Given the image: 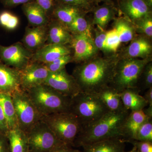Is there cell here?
Returning <instances> with one entry per match:
<instances>
[{
	"mask_svg": "<svg viewBox=\"0 0 152 152\" xmlns=\"http://www.w3.org/2000/svg\"><path fill=\"white\" fill-rule=\"evenodd\" d=\"M119 59L118 53L104 57L98 56L77 66L72 75L81 91L96 94L110 86Z\"/></svg>",
	"mask_w": 152,
	"mask_h": 152,
	"instance_id": "cell-1",
	"label": "cell"
},
{
	"mask_svg": "<svg viewBox=\"0 0 152 152\" xmlns=\"http://www.w3.org/2000/svg\"><path fill=\"white\" fill-rule=\"evenodd\" d=\"M130 112L127 110L109 111L97 121L83 128L76 138L74 147L111 139H121L126 141L124 125Z\"/></svg>",
	"mask_w": 152,
	"mask_h": 152,
	"instance_id": "cell-2",
	"label": "cell"
},
{
	"mask_svg": "<svg viewBox=\"0 0 152 152\" xmlns=\"http://www.w3.org/2000/svg\"><path fill=\"white\" fill-rule=\"evenodd\" d=\"M26 92L42 116L69 112L71 98L61 94L47 85H39Z\"/></svg>",
	"mask_w": 152,
	"mask_h": 152,
	"instance_id": "cell-3",
	"label": "cell"
},
{
	"mask_svg": "<svg viewBox=\"0 0 152 152\" xmlns=\"http://www.w3.org/2000/svg\"><path fill=\"white\" fill-rule=\"evenodd\" d=\"M109 111L97 94L81 91L71 98L69 112L78 119L83 128L97 121Z\"/></svg>",
	"mask_w": 152,
	"mask_h": 152,
	"instance_id": "cell-4",
	"label": "cell"
},
{
	"mask_svg": "<svg viewBox=\"0 0 152 152\" xmlns=\"http://www.w3.org/2000/svg\"><path fill=\"white\" fill-rule=\"evenodd\" d=\"M152 61V57L145 59L120 58L110 86L119 93L127 89L138 88L144 67Z\"/></svg>",
	"mask_w": 152,
	"mask_h": 152,
	"instance_id": "cell-5",
	"label": "cell"
},
{
	"mask_svg": "<svg viewBox=\"0 0 152 152\" xmlns=\"http://www.w3.org/2000/svg\"><path fill=\"white\" fill-rule=\"evenodd\" d=\"M41 121L45 123L61 141L74 147L76 138L83 126L78 119L69 112L43 116Z\"/></svg>",
	"mask_w": 152,
	"mask_h": 152,
	"instance_id": "cell-6",
	"label": "cell"
},
{
	"mask_svg": "<svg viewBox=\"0 0 152 152\" xmlns=\"http://www.w3.org/2000/svg\"><path fill=\"white\" fill-rule=\"evenodd\" d=\"M19 128L26 134L38 123L42 116L34 105L26 91L22 89L12 95Z\"/></svg>",
	"mask_w": 152,
	"mask_h": 152,
	"instance_id": "cell-7",
	"label": "cell"
},
{
	"mask_svg": "<svg viewBox=\"0 0 152 152\" xmlns=\"http://www.w3.org/2000/svg\"><path fill=\"white\" fill-rule=\"evenodd\" d=\"M26 135L29 152H49L57 147L66 144L61 141L48 126L42 121Z\"/></svg>",
	"mask_w": 152,
	"mask_h": 152,
	"instance_id": "cell-8",
	"label": "cell"
},
{
	"mask_svg": "<svg viewBox=\"0 0 152 152\" xmlns=\"http://www.w3.org/2000/svg\"><path fill=\"white\" fill-rule=\"evenodd\" d=\"M33 54L20 42L9 46L0 45V60L7 66L18 71L26 67L31 61Z\"/></svg>",
	"mask_w": 152,
	"mask_h": 152,
	"instance_id": "cell-9",
	"label": "cell"
},
{
	"mask_svg": "<svg viewBox=\"0 0 152 152\" xmlns=\"http://www.w3.org/2000/svg\"><path fill=\"white\" fill-rule=\"evenodd\" d=\"M43 84L47 85L64 96L72 98L80 92L78 85L72 75L68 73L66 68L50 72Z\"/></svg>",
	"mask_w": 152,
	"mask_h": 152,
	"instance_id": "cell-10",
	"label": "cell"
},
{
	"mask_svg": "<svg viewBox=\"0 0 152 152\" xmlns=\"http://www.w3.org/2000/svg\"><path fill=\"white\" fill-rule=\"evenodd\" d=\"M72 50L73 62L81 64L99 56L94 37L85 34L72 35L69 44Z\"/></svg>",
	"mask_w": 152,
	"mask_h": 152,
	"instance_id": "cell-11",
	"label": "cell"
},
{
	"mask_svg": "<svg viewBox=\"0 0 152 152\" xmlns=\"http://www.w3.org/2000/svg\"><path fill=\"white\" fill-rule=\"evenodd\" d=\"M19 72L21 88L27 91L33 88L43 84L50 72L44 64L31 61L26 67L19 71Z\"/></svg>",
	"mask_w": 152,
	"mask_h": 152,
	"instance_id": "cell-12",
	"label": "cell"
},
{
	"mask_svg": "<svg viewBox=\"0 0 152 152\" xmlns=\"http://www.w3.org/2000/svg\"><path fill=\"white\" fill-rule=\"evenodd\" d=\"M119 16L129 20L133 24L152 14V6L146 0H117Z\"/></svg>",
	"mask_w": 152,
	"mask_h": 152,
	"instance_id": "cell-13",
	"label": "cell"
},
{
	"mask_svg": "<svg viewBox=\"0 0 152 152\" xmlns=\"http://www.w3.org/2000/svg\"><path fill=\"white\" fill-rule=\"evenodd\" d=\"M121 53L120 58L145 59L152 57V39L145 36L137 34Z\"/></svg>",
	"mask_w": 152,
	"mask_h": 152,
	"instance_id": "cell-14",
	"label": "cell"
},
{
	"mask_svg": "<svg viewBox=\"0 0 152 152\" xmlns=\"http://www.w3.org/2000/svg\"><path fill=\"white\" fill-rule=\"evenodd\" d=\"M69 45L46 44L33 54L31 61L41 64H48L66 55L72 54Z\"/></svg>",
	"mask_w": 152,
	"mask_h": 152,
	"instance_id": "cell-15",
	"label": "cell"
},
{
	"mask_svg": "<svg viewBox=\"0 0 152 152\" xmlns=\"http://www.w3.org/2000/svg\"><path fill=\"white\" fill-rule=\"evenodd\" d=\"M21 89L19 71L7 66L0 60V93L11 96Z\"/></svg>",
	"mask_w": 152,
	"mask_h": 152,
	"instance_id": "cell-16",
	"label": "cell"
},
{
	"mask_svg": "<svg viewBox=\"0 0 152 152\" xmlns=\"http://www.w3.org/2000/svg\"><path fill=\"white\" fill-rule=\"evenodd\" d=\"M47 37L48 25L27 27L22 43L28 50L34 53L46 44Z\"/></svg>",
	"mask_w": 152,
	"mask_h": 152,
	"instance_id": "cell-17",
	"label": "cell"
},
{
	"mask_svg": "<svg viewBox=\"0 0 152 152\" xmlns=\"http://www.w3.org/2000/svg\"><path fill=\"white\" fill-rule=\"evenodd\" d=\"M72 35L61 22L50 18L48 24V37L46 44L69 45Z\"/></svg>",
	"mask_w": 152,
	"mask_h": 152,
	"instance_id": "cell-18",
	"label": "cell"
},
{
	"mask_svg": "<svg viewBox=\"0 0 152 152\" xmlns=\"http://www.w3.org/2000/svg\"><path fill=\"white\" fill-rule=\"evenodd\" d=\"M93 18L92 26H96L101 29L106 30L109 23L118 15L117 6L114 4L104 3L102 5L96 6L92 12Z\"/></svg>",
	"mask_w": 152,
	"mask_h": 152,
	"instance_id": "cell-19",
	"label": "cell"
},
{
	"mask_svg": "<svg viewBox=\"0 0 152 152\" xmlns=\"http://www.w3.org/2000/svg\"><path fill=\"white\" fill-rule=\"evenodd\" d=\"M22 10L32 27L47 26L50 18L35 1L23 4Z\"/></svg>",
	"mask_w": 152,
	"mask_h": 152,
	"instance_id": "cell-20",
	"label": "cell"
},
{
	"mask_svg": "<svg viewBox=\"0 0 152 152\" xmlns=\"http://www.w3.org/2000/svg\"><path fill=\"white\" fill-rule=\"evenodd\" d=\"M148 118L143 110L130 112L124 125L126 142L136 140L139 129Z\"/></svg>",
	"mask_w": 152,
	"mask_h": 152,
	"instance_id": "cell-21",
	"label": "cell"
},
{
	"mask_svg": "<svg viewBox=\"0 0 152 152\" xmlns=\"http://www.w3.org/2000/svg\"><path fill=\"white\" fill-rule=\"evenodd\" d=\"M138 88H129L120 92L125 108L130 112L143 110L148 106L143 96L140 94Z\"/></svg>",
	"mask_w": 152,
	"mask_h": 152,
	"instance_id": "cell-22",
	"label": "cell"
},
{
	"mask_svg": "<svg viewBox=\"0 0 152 152\" xmlns=\"http://www.w3.org/2000/svg\"><path fill=\"white\" fill-rule=\"evenodd\" d=\"M84 13L88 14L77 7L56 2L50 18L57 20L66 27L77 16Z\"/></svg>",
	"mask_w": 152,
	"mask_h": 152,
	"instance_id": "cell-23",
	"label": "cell"
},
{
	"mask_svg": "<svg viewBox=\"0 0 152 152\" xmlns=\"http://www.w3.org/2000/svg\"><path fill=\"white\" fill-rule=\"evenodd\" d=\"M126 142L123 139H111L82 147L85 152H124Z\"/></svg>",
	"mask_w": 152,
	"mask_h": 152,
	"instance_id": "cell-24",
	"label": "cell"
},
{
	"mask_svg": "<svg viewBox=\"0 0 152 152\" xmlns=\"http://www.w3.org/2000/svg\"><path fill=\"white\" fill-rule=\"evenodd\" d=\"M96 94L109 110L118 111L127 110L123 104L120 93L113 87L110 86L104 87Z\"/></svg>",
	"mask_w": 152,
	"mask_h": 152,
	"instance_id": "cell-25",
	"label": "cell"
},
{
	"mask_svg": "<svg viewBox=\"0 0 152 152\" xmlns=\"http://www.w3.org/2000/svg\"><path fill=\"white\" fill-rule=\"evenodd\" d=\"M113 28L116 31L121 43L131 42L137 35L134 25L124 16H119L114 19Z\"/></svg>",
	"mask_w": 152,
	"mask_h": 152,
	"instance_id": "cell-26",
	"label": "cell"
},
{
	"mask_svg": "<svg viewBox=\"0 0 152 152\" xmlns=\"http://www.w3.org/2000/svg\"><path fill=\"white\" fill-rule=\"evenodd\" d=\"M7 136L10 152H29L27 136L20 128L9 129Z\"/></svg>",
	"mask_w": 152,
	"mask_h": 152,
	"instance_id": "cell-27",
	"label": "cell"
},
{
	"mask_svg": "<svg viewBox=\"0 0 152 152\" xmlns=\"http://www.w3.org/2000/svg\"><path fill=\"white\" fill-rule=\"evenodd\" d=\"M0 105L7 121L9 129L19 127L15 110L11 95L0 93Z\"/></svg>",
	"mask_w": 152,
	"mask_h": 152,
	"instance_id": "cell-28",
	"label": "cell"
},
{
	"mask_svg": "<svg viewBox=\"0 0 152 152\" xmlns=\"http://www.w3.org/2000/svg\"><path fill=\"white\" fill-rule=\"evenodd\" d=\"M87 14L84 13L79 15L66 26L72 35L85 34L94 37L92 33L93 26L86 18Z\"/></svg>",
	"mask_w": 152,
	"mask_h": 152,
	"instance_id": "cell-29",
	"label": "cell"
},
{
	"mask_svg": "<svg viewBox=\"0 0 152 152\" xmlns=\"http://www.w3.org/2000/svg\"><path fill=\"white\" fill-rule=\"evenodd\" d=\"M18 17L9 11L0 13V26L8 31H14L18 27Z\"/></svg>",
	"mask_w": 152,
	"mask_h": 152,
	"instance_id": "cell-30",
	"label": "cell"
},
{
	"mask_svg": "<svg viewBox=\"0 0 152 152\" xmlns=\"http://www.w3.org/2000/svg\"><path fill=\"white\" fill-rule=\"evenodd\" d=\"M134 24L137 34L145 36L152 39V14L144 17Z\"/></svg>",
	"mask_w": 152,
	"mask_h": 152,
	"instance_id": "cell-31",
	"label": "cell"
},
{
	"mask_svg": "<svg viewBox=\"0 0 152 152\" xmlns=\"http://www.w3.org/2000/svg\"><path fill=\"white\" fill-rule=\"evenodd\" d=\"M121 43L120 42L118 35L114 28L106 31L105 45L110 55L117 53Z\"/></svg>",
	"mask_w": 152,
	"mask_h": 152,
	"instance_id": "cell-32",
	"label": "cell"
},
{
	"mask_svg": "<svg viewBox=\"0 0 152 152\" xmlns=\"http://www.w3.org/2000/svg\"><path fill=\"white\" fill-rule=\"evenodd\" d=\"M56 2L77 7L87 13L91 12L94 8L98 5L95 0H56Z\"/></svg>",
	"mask_w": 152,
	"mask_h": 152,
	"instance_id": "cell-33",
	"label": "cell"
},
{
	"mask_svg": "<svg viewBox=\"0 0 152 152\" xmlns=\"http://www.w3.org/2000/svg\"><path fill=\"white\" fill-rule=\"evenodd\" d=\"M72 62H73L72 54L63 56L52 62L45 64V65L49 72H55L65 69L66 65Z\"/></svg>",
	"mask_w": 152,
	"mask_h": 152,
	"instance_id": "cell-34",
	"label": "cell"
},
{
	"mask_svg": "<svg viewBox=\"0 0 152 152\" xmlns=\"http://www.w3.org/2000/svg\"><path fill=\"white\" fill-rule=\"evenodd\" d=\"M135 140L152 142V119L148 118L139 129Z\"/></svg>",
	"mask_w": 152,
	"mask_h": 152,
	"instance_id": "cell-35",
	"label": "cell"
},
{
	"mask_svg": "<svg viewBox=\"0 0 152 152\" xmlns=\"http://www.w3.org/2000/svg\"><path fill=\"white\" fill-rule=\"evenodd\" d=\"M94 30L95 33L94 42L99 51L102 52L104 56H110V55L109 54L105 45L106 30L101 29L98 27L94 29Z\"/></svg>",
	"mask_w": 152,
	"mask_h": 152,
	"instance_id": "cell-36",
	"label": "cell"
},
{
	"mask_svg": "<svg viewBox=\"0 0 152 152\" xmlns=\"http://www.w3.org/2000/svg\"><path fill=\"white\" fill-rule=\"evenodd\" d=\"M140 79H142L143 89L148 90L152 88V61L150 62L145 66L140 77Z\"/></svg>",
	"mask_w": 152,
	"mask_h": 152,
	"instance_id": "cell-37",
	"label": "cell"
},
{
	"mask_svg": "<svg viewBox=\"0 0 152 152\" xmlns=\"http://www.w3.org/2000/svg\"><path fill=\"white\" fill-rule=\"evenodd\" d=\"M50 18L56 6V0H35Z\"/></svg>",
	"mask_w": 152,
	"mask_h": 152,
	"instance_id": "cell-38",
	"label": "cell"
},
{
	"mask_svg": "<svg viewBox=\"0 0 152 152\" xmlns=\"http://www.w3.org/2000/svg\"><path fill=\"white\" fill-rule=\"evenodd\" d=\"M128 142L133 144L137 150L140 152H152V142L140 141H129Z\"/></svg>",
	"mask_w": 152,
	"mask_h": 152,
	"instance_id": "cell-39",
	"label": "cell"
},
{
	"mask_svg": "<svg viewBox=\"0 0 152 152\" xmlns=\"http://www.w3.org/2000/svg\"><path fill=\"white\" fill-rule=\"evenodd\" d=\"M9 130L7 121L0 105V132L7 135Z\"/></svg>",
	"mask_w": 152,
	"mask_h": 152,
	"instance_id": "cell-40",
	"label": "cell"
},
{
	"mask_svg": "<svg viewBox=\"0 0 152 152\" xmlns=\"http://www.w3.org/2000/svg\"><path fill=\"white\" fill-rule=\"evenodd\" d=\"M0 152H10L7 135L0 132Z\"/></svg>",
	"mask_w": 152,
	"mask_h": 152,
	"instance_id": "cell-41",
	"label": "cell"
},
{
	"mask_svg": "<svg viewBox=\"0 0 152 152\" xmlns=\"http://www.w3.org/2000/svg\"><path fill=\"white\" fill-rule=\"evenodd\" d=\"M34 0H2V2L6 7H14L20 4H24Z\"/></svg>",
	"mask_w": 152,
	"mask_h": 152,
	"instance_id": "cell-42",
	"label": "cell"
},
{
	"mask_svg": "<svg viewBox=\"0 0 152 152\" xmlns=\"http://www.w3.org/2000/svg\"><path fill=\"white\" fill-rule=\"evenodd\" d=\"M49 152H81L79 150L73 148L72 147L66 144L57 147Z\"/></svg>",
	"mask_w": 152,
	"mask_h": 152,
	"instance_id": "cell-43",
	"label": "cell"
},
{
	"mask_svg": "<svg viewBox=\"0 0 152 152\" xmlns=\"http://www.w3.org/2000/svg\"><path fill=\"white\" fill-rule=\"evenodd\" d=\"M148 106H152V87L147 90L143 96Z\"/></svg>",
	"mask_w": 152,
	"mask_h": 152,
	"instance_id": "cell-44",
	"label": "cell"
},
{
	"mask_svg": "<svg viewBox=\"0 0 152 152\" xmlns=\"http://www.w3.org/2000/svg\"><path fill=\"white\" fill-rule=\"evenodd\" d=\"M143 111L148 118H152V106H148V108L144 109Z\"/></svg>",
	"mask_w": 152,
	"mask_h": 152,
	"instance_id": "cell-45",
	"label": "cell"
},
{
	"mask_svg": "<svg viewBox=\"0 0 152 152\" xmlns=\"http://www.w3.org/2000/svg\"><path fill=\"white\" fill-rule=\"evenodd\" d=\"M95 1L97 5H99V3L102 2H103L104 3H106V4H115L113 0H95Z\"/></svg>",
	"mask_w": 152,
	"mask_h": 152,
	"instance_id": "cell-46",
	"label": "cell"
},
{
	"mask_svg": "<svg viewBox=\"0 0 152 152\" xmlns=\"http://www.w3.org/2000/svg\"><path fill=\"white\" fill-rule=\"evenodd\" d=\"M137 148L135 147L134 146L132 148V149L131 150V151H129L126 152H135L136 151H137Z\"/></svg>",
	"mask_w": 152,
	"mask_h": 152,
	"instance_id": "cell-47",
	"label": "cell"
},
{
	"mask_svg": "<svg viewBox=\"0 0 152 152\" xmlns=\"http://www.w3.org/2000/svg\"><path fill=\"white\" fill-rule=\"evenodd\" d=\"M135 152H139L138 151H137H137H136Z\"/></svg>",
	"mask_w": 152,
	"mask_h": 152,
	"instance_id": "cell-48",
	"label": "cell"
}]
</instances>
